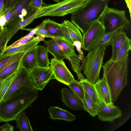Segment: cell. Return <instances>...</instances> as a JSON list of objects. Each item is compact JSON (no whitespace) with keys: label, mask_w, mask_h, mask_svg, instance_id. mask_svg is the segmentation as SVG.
<instances>
[{"label":"cell","mask_w":131,"mask_h":131,"mask_svg":"<svg viewBox=\"0 0 131 131\" xmlns=\"http://www.w3.org/2000/svg\"><path fill=\"white\" fill-rule=\"evenodd\" d=\"M15 120L16 122V127L20 131H33L29 119L25 112V110L21 112Z\"/></svg>","instance_id":"484cf974"},{"label":"cell","mask_w":131,"mask_h":131,"mask_svg":"<svg viewBox=\"0 0 131 131\" xmlns=\"http://www.w3.org/2000/svg\"><path fill=\"white\" fill-rule=\"evenodd\" d=\"M109 0H88L86 3L72 13L71 22L82 32L83 35L100 17Z\"/></svg>","instance_id":"7a4b0ae2"},{"label":"cell","mask_w":131,"mask_h":131,"mask_svg":"<svg viewBox=\"0 0 131 131\" xmlns=\"http://www.w3.org/2000/svg\"><path fill=\"white\" fill-rule=\"evenodd\" d=\"M64 21L74 42L78 41L82 43L83 37L79 29L71 22L68 20Z\"/></svg>","instance_id":"4dcf8cb0"},{"label":"cell","mask_w":131,"mask_h":131,"mask_svg":"<svg viewBox=\"0 0 131 131\" xmlns=\"http://www.w3.org/2000/svg\"><path fill=\"white\" fill-rule=\"evenodd\" d=\"M45 38L37 36L32 40L24 45L6 49L0 56V59L7 56L21 52H26L37 47L40 41H45Z\"/></svg>","instance_id":"5bb4252c"},{"label":"cell","mask_w":131,"mask_h":131,"mask_svg":"<svg viewBox=\"0 0 131 131\" xmlns=\"http://www.w3.org/2000/svg\"><path fill=\"white\" fill-rule=\"evenodd\" d=\"M12 14V8H11L6 13L3 15L5 18L7 23L11 16Z\"/></svg>","instance_id":"f6af8a7d"},{"label":"cell","mask_w":131,"mask_h":131,"mask_svg":"<svg viewBox=\"0 0 131 131\" xmlns=\"http://www.w3.org/2000/svg\"><path fill=\"white\" fill-rule=\"evenodd\" d=\"M8 0H0V17L3 15Z\"/></svg>","instance_id":"7bdbcfd3"},{"label":"cell","mask_w":131,"mask_h":131,"mask_svg":"<svg viewBox=\"0 0 131 131\" xmlns=\"http://www.w3.org/2000/svg\"><path fill=\"white\" fill-rule=\"evenodd\" d=\"M40 14L39 9L37 12L31 16L16 23L8 29L9 35L8 42H9L13 36L20 29L25 27L32 22L34 19L37 18V16Z\"/></svg>","instance_id":"ffe728a7"},{"label":"cell","mask_w":131,"mask_h":131,"mask_svg":"<svg viewBox=\"0 0 131 131\" xmlns=\"http://www.w3.org/2000/svg\"><path fill=\"white\" fill-rule=\"evenodd\" d=\"M50 66L55 79L60 82L68 85L75 80L63 60H59L52 58L51 60Z\"/></svg>","instance_id":"30bf717a"},{"label":"cell","mask_w":131,"mask_h":131,"mask_svg":"<svg viewBox=\"0 0 131 131\" xmlns=\"http://www.w3.org/2000/svg\"><path fill=\"white\" fill-rule=\"evenodd\" d=\"M121 30L125 31L123 28H121L111 31L105 32L94 46L104 45L106 47L110 45L111 42L115 35Z\"/></svg>","instance_id":"83f0119b"},{"label":"cell","mask_w":131,"mask_h":131,"mask_svg":"<svg viewBox=\"0 0 131 131\" xmlns=\"http://www.w3.org/2000/svg\"><path fill=\"white\" fill-rule=\"evenodd\" d=\"M26 52H21L13 54L0 59V72L5 67L21 59Z\"/></svg>","instance_id":"f546056e"},{"label":"cell","mask_w":131,"mask_h":131,"mask_svg":"<svg viewBox=\"0 0 131 131\" xmlns=\"http://www.w3.org/2000/svg\"><path fill=\"white\" fill-rule=\"evenodd\" d=\"M60 31L61 36L73 45L74 41L71 37L66 25L64 21L60 24Z\"/></svg>","instance_id":"d590c367"},{"label":"cell","mask_w":131,"mask_h":131,"mask_svg":"<svg viewBox=\"0 0 131 131\" xmlns=\"http://www.w3.org/2000/svg\"><path fill=\"white\" fill-rule=\"evenodd\" d=\"M31 0H19L11 8L12 15L4 28L9 29L20 20L24 18L26 15L27 9Z\"/></svg>","instance_id":"8fae6325"},{"label":"cell","mask_w":131,"mask_h":131,"mask_svg":"<svg viewBox=\"0 0 131 131\" xmlns=\"http://www.w3.org/2000/svg\"><path fill=\"white\" fill-rule=\"evenodd\" d=\"M127 37L125 31L121 30L116 34L112 40L110 45L112 47V52L111 60H116L119 51Z\"/></svg>","instance_id":"2e32d148"},{"label":"cell","mask_w":131,"mask_h":131,"mask_svg":"<svg viewBox=\"0 0 131 131\" xmlns=\"http://www.w3.org/2000/svg\"><path fill=\"white\" fill-rule=\"evenodd\" d=\"M9 35V29L5 28L0 34V56L5 51Z\"/></svg>","instance_id":"836d02e7"},{"label":"cell","mask_w":131,"mask_h":131,"mask_svg":"<svg viewBox=\"0 0 131 131\" xmlns=\"http://www.w3.org/2000/svg\"><path fill=\"white\" fill-rule=\"evenodd\" d=\"M73 45L74 46L76 47L79 53L78 57L80 60H82L84 58L83 52L81 49V48H82V43L79 41H75L73 42Z\"/></svg>","instance_id":"ab89813d"},{"label":"cell","mask_w":131,"mask_h":131,"mask_svg":"<svg viewBox=\"0 0 131 131\" xmlns=\"http://www.w3.org/2000/svg\"><path fill=\"white\" fill-rule=\"evenodd\" d=\"M105 32V28L100 21H96L83 35L82 48L89 51Z\"/></svg>","instance_id":"ba28073f"},{"label":"cell","mask_w":131,"mask_h":131,"mask_svg":"<svg viewBox=\"0 0 131 131\" xmlns=\"http://www.w3.org/2000/svg\"><path fill=\"white\" fill-rule=\"evenodd\" d=\"M100 21L104 27L105 32L119 28L124 31L129 30L130 23L126 15V12L107 7L101 15Z\"/></svg>","instance_id":"5b68a950"},{"label":"cell","mask_w":131,"mask_h":131,"mask_svg":"<svg viewBox=\"0 0 131 131\" xmlns=\"http://www.w3.org/2000/svg\"><path fill=\"white\" fill-rule=\"evenodd\" d=\"M79 82L82 85L84 91L89 95L96 104L99 106L101 99L95 88L94 84L85 78Z\"/></svg>","instance_id":"44dd1931"},{"label":"cell","mask_w":131,"mask_h":131,"mask_svg":"<svg viewBox=\"0 0 131 131\" xmlns=\"http://www.w3.org/2000/svg\"><path fill=\"white\" fill-rule=\"evenodd\" d=\"M16 73H15L13 77L8 81L4 87L0 91V103L4 95L9 89L12 83L16 76Z\"/></svg>","instance_id":"f35d334b"},{"label":"cell","mask_w":131,"mask_h":131,"mask_svg":"<svg viewBox=\"0 0 131 131\" xmlns=\"http://www.w3.org/2000/svg\"><path fill=\"white\" fill-rule=\"evenodd\" d=\"M42 22L44 23L47 31L53 38L61 36L60 31V24L49 18L45 19Z\"/></svg>","instance_id":"d4e9b609"},{"label":"cell","mask_w":131,"mask_h":131,"mask_svg":"<svg viewBox=\"0 0 131 131\" xmlns=\"http://www.w3.org/2000/svg\"><path fill=\"white\" fill-rule=\"evenodd\" d=\"M44 42V44L46 45V48L47 51L53 56L54 59L59 60L67 59V56L60 48L54 38Z\"/></svg>","instance_id":"d6986e66"},{"label":"cell","mask_w":131,"mask_h":131,"mask_svg":"<svg viewBox=\"0 0 131 131\" xmlns=\"http://www.w3.org/2000/svg\"><path fill=\"white\" fill-rule=\"evenodd\" d=\"M62 102L73 110H84L82 101L70 89L64 87L61 91Z\"/></svg>","instance_id":"4fadbf2b"},{"label":"cell","mask_w":131,"mask_h":131,"mask_svg":"<svg viewBox=\"0 0 131 131\" xmlns=\"http://www.w3.org/2000/svg\"><path fill=\"white\" fill-rule=\"evenodd\" d=\"M68 86L70 89L82 101L84 96V91L82 85L79 82L75 80Z\"/></svg>","instance_id":"d6a6232c"},{"label":"cell","mask_w":131,"mask_h":131,"mask_svg":"<svg viewBox=\"0 0 131 131\" xmlns=\"http://www.w3.org/2000/svg\"><path fill=\"white\" fill-rule=\"evenodd\" d=\"M29 74L37 89L42 91L51 80L55 79L52 69L37 66L29 71Z\"/></svg>","instance_id":"9c48e42d"},{"label":"cell","mask_w":131,"mask_h":131,"mask_svg":"<svg viewBox=\"0 0 131 131\" xmlns=\"http://www.w3.org/2000/svg\"><path fill=\"white\" fill-rule=\"evenodd\" d=\"M21 59L9 65L3 69L0 72V80L5 79L17 73L21 67Z\"/></svg>","instance_id":"4316f807"},{"label":"cell","mask_w":131,"mask_h":131,"mask_svg":"<svg viewBox=\"0 0 131 131\" xmlns=\"http://www.w3.org/2000/svg\"><path fill=\"white\" fill-rule=\"evenodd\" d=\"M38 90L20 94L0 103V122L16 120L21 112L30 107L37 98Z\"/></svg>","instance_id":"3957f363"},{"label":"cell","mask_w":131,"mask_h":131,"mask_svg":"<svg viewBox=\"0 0 131 131\" xmlns=\"http://www.w3.org/2000/svg\"><path fill=\"white\" fill-rule=\"evenodd\" d=\"M54 38L66 56H71L77 55L75 52L74 45L62 36Z\"/></svg>","instance_id":"603a6c76"},{"label":"cell","mask_w":131,"mask_h":131,"mask_svg":"<svg viewBox=\"0 0 131 131\" xmlns=\"http://www.w3.org/2000/svg\"><path fill=\"white\" fill-rule=\"evenodd\" d=\"M84 110L88 112L92 117L97 115L100 107L94 103L89 95L84 92V96L82 100Z\"/></svg>","instance_id":"cb8c5ba5"},{"label":"cell","mask_w":131,"mask_h":131,"mask_svg":"<svg viewBox=\"0 0 131 131\" xmlns=\"http://www.w3.org/2000/svg\"><path fill=\"white\" fill-rule=\"evenodd\" d=\"M127 6L128 8L130 14V17H131V0H125Z\"/></svg>","instance_id":"bcb514c9"},{"label":"cell","mask_w":131,"mask_h":131,"mask_svg":"<svg viewBox=\"0 0 131 131\" xmlns=\"http://www.w3.org/2000/svg\"><path fill=\"white\" fill-rule=\"evenodd\" d=\"M19 0H8L3 15L12 8Z\"/></svg>","instance_id":"60d3db41"},{"label":"cell","mask_w":131,"mask_h":131,"mask_svg":"<svg viewBox=\"0 0 131 131\" xmlns=\"http://www.w3.org/2000/svg\"><path fill=\"white\" fill-rule=\"evenodd\" d=\"M67 56V59L70 62L71 67L76 73L78 80H81L84 79L83 75L81 73L82 68L80 65V60L77 54L71 56Z\"/></svg>","instance_id":"f1b7e54d"},{"label":"cell","mask_w":131,"mask_h":131,"mask_svg":"<svg viewBox=\"0 0 131 131\" xmlns=\"http://www.w3.org/2000/svg\"><path fill=\"white\" fill-rule=\"evenodd\" d=\"M35 28L36 30L35 35L45 38L46 37L53 38V37L47 31L43 22H42L40 25L37 26Z\"/></svg>","instance_id":"8d00e7d4"},{"label":"cell","mask_w":131,"mask_h":131,"mask_svg":"<svg viewBox=\"0 0 131 131\" xmlns=\"http://www.w3.org/2000/svg\"><path fill=\"white\" fill-rule=\"evenodd\" d=\"M129 53L121 59L115 61L110 59L103 66V77L109 88L111 100L114 103L127 84Z\"/></svg>","instance_id":"6da1fadb"},{"label":"cell","mask_w":131,"mask_h":131,"mask_svg":"<svg viewBox=\"0 0 131 131\" xmlns=\"http://www.w3.org/2000/svg\"><path fill=\"white\" fill-rule=\"evenodd\" d=\"M106 47L104 45L94 46L81 60V66L84 74L87 80L93 84L99 79Z\"/></svg>","instance_id":"277c9868"},{"label":"cell","mask_w":131,"mask_h":131,"mask_svg":"<svg viewBox=\"0 0 131 131\" xmlns=\"http://www.w3.org/2000/svg\"><path fill=\"white\" fill-rule=\"evenodd\" d=\"M36 48L26 52L21 59V67L29 71L34 67L38 66L37 62Z\"/></svg>","instance_id":"ac0fdd59"},{"label":"cell","mask_w":131,"mask_h":131,"mask_svg":"<svg viewBox=\"0 0 131 131\" xmlns=\"http://www.w3.org/2000/svg\"><path fill=\"white\" fill-rule=\"evenodd\" d=\"M37 90L29 73V71L21 67L16 73L8 91L4 95L1 102L20 94L32 91Z\"/></svg>","instance_id":"8992f818"},{"label":"cell","mask_w":131,"mask_h":131,"mask_svg":"<svg viewBox=\"0 0 131 131\" xmlns=\"http://www.w3.org/2000/svg\"><path fill=\"white\" fill-rule=\"evenodd\" d=\"M35 37L34 36L26 37L25 36L10 45L8 46H6V49L15 47L25 44L33 39Z\"/></svg>","instance_id":"74e56055"},{"label":"cell","mask_w":131,"mask_h":131,"mask_svg":"<svg viewBox=\"0 0 131 131\" xmlns=\"http://www.w3.org/2000/svg\"><path fill=\"white\" fill-rule=\"evenodd\" d=\"M66 0H53L55 2H56L57 3Z\"/></svg>","instance_id":"7dc6e473"},{"label":"cell","mask_w":131,"mask_h":131,"mask_svg":"<svg viewBox=\"0 0 131 131\" xmlns=\"http://www.w3.org/2000/svg\"><path fill=\"white\" fill-rule=\"evenodd\" d=\"M88 0H66L52 4L43 3L41 8V13L37 18L46 16H63L71 14L85 4Z\"/></svg>","instance_id":"52a82bcc"},{"label":"cell","mask_w":131,"mask_h":131,"mask_svg":"<svg viewBox=\"0 0 131 131\" xmlns=\"http://www.w3.org/2000/svg\"><path fill=\"white\" fill-rule=\"evenodd\" d=\"M15 74L12 75L5 79L0 80V91Z\"/></svg>","instance_id":"ee69618b"},{"label":"cell","mask_w":131,"mask_h":131,"mask_svg":"<svg viewBox=\"0 0 131 131\" xmlns=\"http://www.w3.org/2000/svg\"><path fill=\"white\" fill-rule=\"evenodd\" d=\"M43 0H32L27 9L26 16L24 19L31 16L37 12L43 4Z\"/></svg>","instance_id":"1f68e13d"},{"label":"cell","mask_w":131,"mask_h":131,"mask_svg":"<svg viewBox=\"0 0 131 131\" xmlns=\"http://www.w3.org/2000/svg\"><path fill=\"white\" fill-rule=\"evenodd\" d=\"M96 90L102 101L107 105L114 107L111 101L109 88L105 78L103 77L94 84Z\"/></svg>","instance_id":"9a60e30c"},{"label":"cell","mask_w":131,"mask_h":131,"mask_svg":"<svg viewBox=\"0 0 131 131\" xmlns=\"http://www.w3.org/2000/svg\"><path fill=\"white\" fill-rule=\"evenodd\" d=\"M50 118L52 119H60L71 122L76 118L75 116L69 111L58 107L50 106L48 109Z\"/></svg>","instance_id":"e0dca14e"},{"label":"cell","mask_w":131,"mask_h":131,"mask_svg":"<svg viewBox=\"0 0 131 131\" xmlns=\"http://www.w3.org/2000/svg\"><path fill=\"white\" fill-rule=\"evenodd\" d=\"M2 30V29H1V28H0V34L1 33V31H2V30Z\"/></svg>","instance_id":"c3c4849f"},{"label":"cell","mask_w":131,"mask_h":131,"mask_svg":"<svg viewBox=\"0 0 131 131\" xmlns=\"http://www.w3.org/2000/svg\"><path fill=\"white\" fill-rule=\"evenodd\" d=\"M99 106L100 109L97 115L101 121L112 122L122 116V111L117 105L114 107L107 106L101 99Z\"/></svg>","instance_id":"7c38bea8"},{"label":"cell","mask_w":131,"mask_h":131,"mask_svg":"<svg viewBox=\"0 0 131 131\" xmlns=\"http://www.w3.org/2000/svg\"><path fill=\"white\" fill-rule=\"evenodd\" d=\"M37 62L38 66L43 68H48L50 64L48 52L43 46H38L36 48Z\"/></svg>","instance_id":"7402d4cb"},{"label":"cell","mask_w":131,"mask_h":131,"mask_svg":"<svg viewBox=\"0 0 131 131\" xmlns=\"http://www.w3.org/2000/svg\"><path fill=\"white\" fill-rule=\"evenodd\" d=\"M14 127L7 122L3 125L0 127V131H13Z\"/></svg>","instance_id":"b9f144b4"},{"label":"cell","mask_w":131,"mask_h":131,"mask_svg":"<svg viewBox=\"0 0 131 131\" xmlns=\"http://www.w3.org/2000/svg\"><path fill=\"white\" fill-rule=\"evenodd\" d=\"M131 40L130 38L129 39L128 37L126 38L119 51L116 61L120 60L124 57L130 50Z\"/></svg>","instance_id":"e575fe53"}]
</instances>
